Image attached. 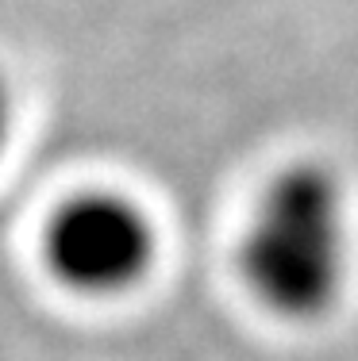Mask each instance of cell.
<instances>
[{"label":"cell","mask_w":358,"mask_h":361,"mask_svg":"<svg viewBox=\"0 0 358 361\" xmlns=\"http://www.w3.org/2000/svg\"><path fill=\"white\" fill-rule=\"evenodd\" d=\"M251 296L281 319H320L347 273V212L339 180L301 161L266 185L239 243Z\"/></svg>","instance_id":"cell-1"},{"label":"cell","mask_w":358,"mask_h":361,"mask_svg":"<svg viewBox=\"0 0 358 361\" xmlns=\"http://www.w3.org/2000/svg\"><path fill=\"white\" fill-rule=\"evenodd\" d=\"M8 127H12V104H8V89H4V81H0V150H4V142H8Z\"/></svg>","instance_id":"cell-3"},{"label":"cell","mask_w":358,"mask_h":361,"mask_svg":"<svg viewBox=\"0 0 358 361\" xmlns=\"http://www.w3.org/2000/svg\"><path fill=\"white\" fill-rule=\"evenodd\" d=\"M155 227L139 204L116 192L66 200L47 227V265L81 296H119L147 277L155 262Z\"/></svg>","instance_id":"cell-2"}]
</instances>
